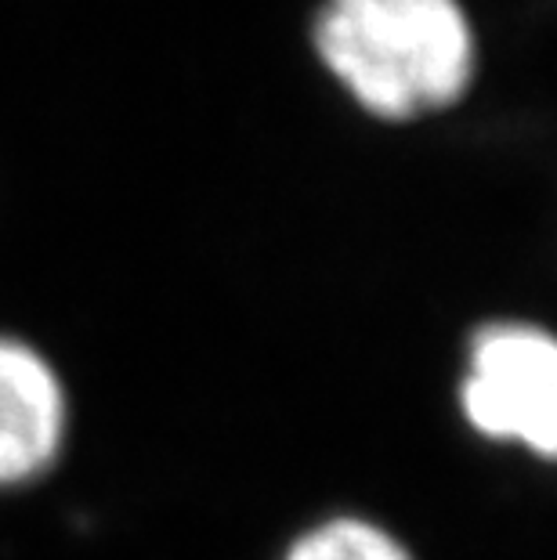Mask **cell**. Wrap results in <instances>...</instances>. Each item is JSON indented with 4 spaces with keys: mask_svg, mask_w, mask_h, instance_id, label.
<instances>
[{
    "mask_svg": "<svg viewBox=\"0 0 557 560\" xmlns=\"http://www.w3.org/2000/svg\"><path fill=\"white\" fill-rule=\"evenodd\" d=\"M312 51L365 116L417 124L467 98L481 40L467 0H318Z\"/></svg>",
    "mask_w": 557,
    "mask_h": 560,
    "instance_id": "6da1fadb",
    "label": "cell"
},
{
    "mask_svg": "<svg viewBox=\"0 0 557 560\" xmlns=\"http://www.w3.org/2000/svg\"><path fill=\"white\" fill-rule=\"evenodd\" d=\"M460 412L474 434L539 459L557 448V343L532 322H489L467 343Z\"/></svg>",
    "mask_w": 557,
    "mask_h": 560,
    "instance_id": "7a4b0ae2",
    "label": "cell"
},
{
    "mask_svg": "<svg viewBox=\"0 0 557 560\" xmlns=\"http://www.w3.org/2000/svg\"><path fill=\"white\" fill-rule=\"evenodd\" d=\"M69 398L55 365L0 332V488L37 481L62 456Z\"/></svg>",
    "mask_w": 557,
    "mask_h": 560,
    "instance_id": "3957f363",
    "label": "cell"
},
{
    "mask_svg": "<svg viewBox=\"0 0 557 560\" xmlns=\"http://www.w3.org/2000/svg\"><path fill=\"white\" fill-rule=\"evenodd\" d=\"M282 560H413L381 524L365 517H329L290 542Z\"/></svg>",
    "mask_w": 557,
    "mask_h": 560,
    "instance_id": "277c9868",
    "label": "cell"
}]
</instances>
